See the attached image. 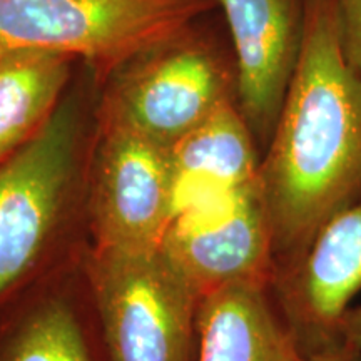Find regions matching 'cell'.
I'll return each mask as SVG.
<instances>
[{"label": "cell", "instance_id": "obj_5", "mask_svg": "<svg viewBox=\"0 0 361 361\" xmlns=\"http://www.w3.org/2000/svg\"><path fill=\"white\" fill-rule=\"evenodd\" d=\"M117 75L102 106L169 149L221 104L236 99L234 64L209 44L184 35L135 59Z\"/></svg>", "mask_w": 361, "mask_h": 361}, {"label": "cell", "instance_id": "obj_16", "mask_svg": "<svg viewBox=\"0 0 361 361\" xmlns=\"http://www.w3.org/2000/svg\"><path fill=\"white\" fill-rule=\"evenodd\" d=\"M300 361H361V356L340 341L313 353H306L301 356Z\"/></svg>", "mask_w": 361, "mask_h": 361}, {"label": "cell", "instance_id": "obj_2", "mask_svg": "<svg viewBox=\"0 0 361 361\" xmlns=\"http://www.w3.org/2000/svg\"><path fill=\"white\" fill-rule=\"evenodd\" d=\"M218 8L216 0H0V56L44 51L119 74Z\"/></svg>", "mask_w": 361, "mask_h": 361}, {"label": "cell", "instance_id": "obj_1", "mask_svg": "<svg viewBox=\"0 0 361 361\" xmlns=\"http://www.w3.org/2000/svg\"><path fill=\"white\" fill-rule=\"evenodd\" d=\"M258 179L276 271L361 197V79L343 52L335 0H305L301 56Z\"/></svg>", "mask_w": 361, "mask_h": 361}, {"label": "cell", "instance_id": "obj_10", "mask_svg": "<svg viewBox=\"0 0 361 361\" xmlns=\"http://www.w3.org/2000/svg\"><path fill=\"white\" fill-rule=\"evenodd\" d=\"M173 216L258 179L261 157L236 99L221 104L171 147Z\"/></svg>", "mask_w": 361, "mask_h": 361}, {"label": "cell", "instance_id": "obj_13", "mask_svg": "<svg viewBox=\"0 0 361 361\" xmlns=\"http://www.w3.org/2000/svg\"><path fill=\"white\" fill-rule=\"evenodd\" d=\"M0 361H90V356L72 311L49 303L4 331Z\"/></svg>", "mask_w": 361, "mask_h": 361}, {"label": "cell", "instance_id": "obj_11", "mask_svg": "<svg viewBox=\"0 0 361 361\" xmlns=\"http://www.w3.org/2000/svg\"><path fill=\"white\" fill-rule=\"evenodd\" d=\"M263 281L226 284L201 296L197 306V361H300L286 319Z\"/></svg>", "mask_w": 361, "mask_h": 361}, {"label": "cell", "instance_id": "obj_8", "mask_svg": "<svg viewBox=\"0 0 361 361\" xmlns=\"http://www.w3.org/2000/svg\"><path fill=\"white\" fill-rule=\"evenodd\" d=\"M273 281L301 353L340 343L343 316L361 291V197L333 216Z\"/></svg>", "mask_w": 361, "mask_h": 361}, {"label": "cell", "instance_id": "obj_15", "mask_svg": "<svg viewBox=\"0 0 361 361\" xmlns=\"http://www.w3.org/2000/svg\"><path fill=\"white\" fill-rule=\"evenodd\" d=\"M340 341L361 356V303L351 305L340 324Z\"/></svg>", "mask_w": 361, "mask_h": 361}, {"label": "cell", "instance_id": "obj_6", "mask_svg": "<svg viewBox=\"0 0 361 361\" xmlns=\"http://www.w3.org/2000/svg\"><path fill=\"white\" fill-rule=\"evenodd\" d=\"M96 247L157 250L173 219L171 149L101 107L92 189Z\"/></svg>", "mask_w": 361, "mask_h": 361}, {"label": "cell", "instance_id": "obj_14", "mask_svg": "<svg viewBox=\"0 0 361 361\" xmlns=\"http://www.w3.org/2000/svg\"><path fill=\"white\" fill-rule=\"evenodd\" d=\"M341 47L361 79V0H335Z\"/></svg>", "mask_w": 361, "mask_h": 361}, {"label": "cell", "instance_id": "obj_3", "mask_svg": "<svg viewBox=\"0 0 361 361\" xmlns=\"http://www.w3.org/2000/svg\"><path fill=\"white\" fill-rule=\"evenodd\" d=\"M87 271L111 361H191L201 296L162 247H94Z\"/></svg>", "mask_w": 361, "mask_h": 361}, {"label": "cell", "instance_id": "obj_7", "mask_svg": "<svg viewBox=\"0 0 361 361\" xmlns=\"http://www.w3.org/2000/svg\"><path fill=\"white\" fill-rule=\"evenodd\" d=\"M161 247L200 296L226 284L273 281L276 259L259 179L176 213Z\"/></svg>", "mask_w": 361, "mask_h": 361}, {"label": "cell", "instance_id": "obj_4", "mask_svg": "<svg viewBox=\"0 0 361 361\" xmlns=\"http://www.w3.org/2000/svg\"><path fill=\"white\" fill-rule=\"evenodd\" d=\"M79 137V106L69 97L0 162V303L29 276L47 246L74 179Z\"/></svg>", "mask_w": 361, "mask_h": 361}, {"label": "cell", "instance_id": "obj_9", "mask_svg": "<svg viewBox=\"0 0 361 361\" xmlns=\"http://www.w3.org/2000/svg\"><path fill=\"white\" fill-rule=\"evenodd\" d=\"M236 67V104L256 144L268 146L301 56L305 0H216Z\"/></svg>", "mask_w": 361, "mask_h": 361}, {"label": "cell", "instance_id": "obj_12", "mask_svg": "<svg viewBox=\"0 0 361 361\" xmlns=\"http://www.w3.org/2000/svg\"><path fill=\"white\" fill-rule=\"evenodd\" d=\"M75 59L44 51L0 56V162L29 141L62 102Z\"/></svg>", "mask_w": 361, "mask_h": 361}]
</instances>
